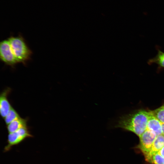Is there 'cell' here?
<instances>
[{"label":"cell","mask_w":164,"mask_h":164,"mask_svg":"<svg viewBox=\"0 0 164 164\" xmlns=\"http://www.w3.org/2000/svg\"><path fill=\"white\" fill-rule=\"evenodd\" d=\"M151 114L150 111L139 110L113 120L110 125V128H121L132 132L140 137L146 129Z\"/></svg>","instance_id":"cell-1"},{"label":"cell","mask_w":164,"mask_h":164,"mask_svg":"<svg viewBox=\"0 0 164 164\" xmlns=\"http://www.w3.org/2000/svg\"><path fill=\"white\" fill-rule=\"evenodd\" d=\"M8 39L17 63L26 65L30 59L32 52L24 38L19 35L17 36H11Z\"/></svg>","instance_id":"cell-2"},{"label":"cell","mask_w":164,"mask_h":164,"mask_svg":"<svg viewBox=\"0 0 164 164\" xmlns=\"http://www.w3.org/2000/svg\"><path fill=\"white\" fill-rule=\"evenodd\" d=\"M33 137L28 127L21 128L14 132L9 133L8 136L7 144L4 148L3 152L9 151L13 146L19 145L27 138Z\"/></svg>","instance_id":"cell-3"},{"label":"cell","mask_w":164,"mask_h":164,"mask_svg":"<svg viewBox=\"0 0 164 164\" xmlns=\"http://www.w3.org/2000/svg\"><path fill=\"white\" fill-rule=\"evenodd\" d=\"M0 58L5 64L14 68L18 63L8 39L3 40L0 43Z\"/></svg>","instance_id":"cell-4"},{"label":"cell","mask_w":164,"mask_h":164,"mask_svg":"<svg viewBox=\"0 0 164 164\" xmlns=\"http://www.w3.org/2000/svg\"><path fill=\"white\" fill-rule=\"evenodd\" d=\"M157 135L154 132L146 129L139 137L140 142L138 148L145 156L151 151L152 145Z\"/></svg>","instance_id":"cell-5"},{"label":"cell","mask_w":164,"mask_h":164,"mask_svg":"<svg viewBox=\"0 0 164 164\" xmlns=\"http://www.w3.org/2000/svg\"><path fill=\"white\" fill-rule=\"evenodd\" d=\"M11 89L7 87L1 93L0 95V112L1 117L4 118L12 107L8 99Z\"/></svg>","instance_id":"cell-6"},{"label":"cell","mask_w":164,"mask_h":164,"mask_svg":"<svg viewBox=\"0 0 164 164\" xmlns=\"http://www.w3.org/2000/svg\"><path fill=\"white\" fill-rule=\"evenodd\" d=\"M146 129L154 132L157 135L162 134V123L151 113L148 121Z\"/></svg>","instance_id":"cell-7"},{"label":"cell","mask_w":164,"mask_h":164,"mask_svg":"<svg viewBox=\"0 0 164 164\" xmlns=\"http://www.w3.org/2000/svg\"><path fill=\"white\" fill-rule=\"evenodd\" d=\"M27 118L24 119L21 117L13 121L7 125L8 133L13 132L21 128L27 127Z\"/></svg>","instance_id":"cell-8"},{"label":"cell","mask_w":164,"mask_h":164,"mask_svg":"<svg viewBox=\"0 0 164 164\" xmlns=\"http://www.w3.org/2000/svg\"><path fill=\"white\" fill-rule=\"evenodd\" d=\"M158 53L153 58L149 59L148 61L149 65L156 63L158 65L159 69L164 68V52L159 49H157Z\"/></svg>","instance_id":"cell-9"},{"label":"cell","mask_w":164,"mask_h":164,"mask_svg":"<svg viewBox=\"0 0 164 164\" xmlns=\"http://www.w3.org/2000/svg\"><path fill=\"white\" fill-rule=\"evenodd\" d=\"M164 146V135H157L152 145L150 153L152 154L158 152Z\"/></svg>","instance_id":"cell-10"},{"label":"cell","mask_w":164,"mask_h":164,"mask_svg":"<svg viewBox=\"0 0 164 164\" xmlns=\"http://www.w3.org/2000/svg\"><path fill=\"white\" fill-rule=\"evenodd\" d=\"M20 117L18 112L12 107L4 119L7 125L13 121Z\"/></svg>","instance_id":"cell-11"},{"label":"cell","mask_w":164,"mask_h":164,"mask_svg":"<svg viewBox=\"0 0 164 164\" xmlns=\"http://www.w3.org/2000/svg\"><path fill=\"white\" fill-rule=\"evenodd\" d=\"M150 111L153 116L161 123H164V105Z\"/></svg>","instance_id":"cell-12"},{"label":"cell","mask_w":164,"mask_h":164,"mask_svg":"<svg viewBox=\"0 0 164 164\" xmlns=\"http://www.w3.org/2000/svg\"><path fill=\"white\" fill-rule=\"evenodd\" d=\"M149 162L152 164H164V158L157 152L152 155Z\"/></svg>","instance_id":"cell-13"},{"label":"cell","mask_w":164,"mask_h":164,"mask_svg":"<svg viewBox=\"0 0 164 164\" xmlns=\"http://www.w3.org/2000/svg\"><path fill=\"white\" fill-rule=\"evenodd\" d=\"M158 152L161 156L164 157V146L159 150Z\"/></svg>","instance_id":"cell-14"},{"label":"cell","mask_w":164,"mask_h":164,"mask_svg":"<svg viewBox=\"0 0 164 164\" xmlns=\"http://www.w3.org/2000/svg\"><path fill=\"white\" fill-rule=\"evenodd\" d=\"M162 134L164 135V123H162Z\"/></svg>","instance_id":"cell-15"}]
</instances>
